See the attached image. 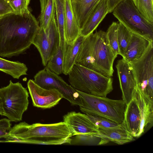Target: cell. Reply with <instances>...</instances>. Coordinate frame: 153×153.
<instances>
[{"label":"cell","mask_w":153,"mask_h":153,"mask_svg":"<svg viewBox=\"0 0 153 153\" xmlns=\"http://www.w3.org/2000/svg\"><path fill=\"white\" fill-rule=\"evenodd\" d=\"M39 27L31 12L0 17V56L9 57L24 52L32 44Z\"/></svg>","instance_id":"1"},{"label":"cell","mask_w":153,"mask_h":153,"mask_svg":"<svg viewBox=\"0 0 153 153\" xmlns=\"http://www.w3.org/2000/svg\"><path fill=\"white\" fill-rule=\"evenodd\" d=\"M9 134V140L12 139L11 141L47 145L70 144L73 136L69 127L64 121L31 125L22 122L11 128Z\"/></svg>","instance_id":"2"},{"label":"cell","mask_w":153,"mask_h":153,"mask_svg":"<svg viewBox=\"0 0 153 153\" xmlns=\"http://www.w3.org/2000/svg\"><path fill=\"white\" fill-rule=\"evenodd\" d=\"M116 58L109 44L106 32L100 30L85 37L76 63L105 76L112 77Z\"/></svg>","instance_id":"3"},{"label":"cell","mask_w":153,"mask_h":153,"mask_svg":"<svg viewBox=\"0 0 153 153\" xmlns=\"http://www.w3.org/2000/svg\"><path fill=\"white\" fill-rule=\"evenodd\" d=\"M70 85L77 90L94 96L106 97L113 90L111 77L76 63L68 74Z\"/></svg>","instance_id":"4"},{"label":"cell","mask_w":153,"mask_h":153,"mask_svg":"<svg viewBox=\"0 0 153 153\" xmlns=\"http://www.w3.org/2000/svg\"><path fill=\"white\" fill-rule=\"evenodd\" d=\"M77 91L82 100L79 107L82 112L107 118L118 124L123 122L127 105L123 100H113Z\"/></svg>","instance_id":"5"},{"label":"cell","mask_w":153,"mask_h":153,"mask_svg":"<svg viewBox=\"0 0 153 153\" xmlns=\"http://www.w3.org/2000/svg\"><path fill=\"white\" fill-rule=\"evenodd\" d=\"M112 12L119 23L131 33L153 41V24L140 12L132 0H123Z\"/></svg>","instance_id":"6"},{"label":"cell","mask_w":153,"mask_h":153,"mask_svg":"<svg viewBox=\"0 0 153 153\" xmlns=\"http://www.w3.org/2000/svg\"><path fill=\"white\" fill-rule=\"evenodd\" d=\"M3 116L10 122H17L22 120V115L28 108V93L19 82L11 80L7 86L0 88Z\"/></svg>","instance_id":"7"},{"label":"cell","mask_w":153,"mask_h":153,"mask_svg":"<svg viewBox=\"0 0 153 153\" xmlns=\"http://www.w3.org/2000/svg\"><path fill=\"white\" fill-rule=\"evenodd\" d=\"M134 74L137 88L153 100V42L138 60L131 64Z\"/></svg>","instance_id":"8"},{"label":"cell","mask_w":153,"mask_h":153,"mask_svg":"<svg viewBox=\"0 0 153 153\" xmlns=\"http://www.w3.org/2000/svg\"><path fill=\"white\" fill-rule=\"evenodd\" d=\"M34 79V82L42 88L57 90L62 94L63 98L69 101L72 105H81L82 100L77 91L47 67L38 72Z\"/></svg>","instance_id":"9"},{"label":"cell","mask_w":153,"mask_h":153,"mask_svg":"<svg viewBox=\"0 0 153 153\" xmlns=\"http://www.w3.org/2000/svg\"><path fill=\"white\" fill-rule=\"evenodd\" d=\"M55 15L52 18L46 31L40 27L32 43L38 51L42 64L45 66H46L49 59L59 45Z\"/></svg>","instance_id":"10"},{"label":"cell","mask_w":153,"mask_h":153,"mask_svg":"<svg viewBox=\"0 0 153 153\" xmlns=\"http://www.w3.org/2000/svg\"><path fill=\"white\" fill-rule=\"evenodd\" d=\"M27 86L34 106L42 108H49L57 105L63 96L57 90L47 89L40 87L33 80L29 79Z\"/></svg>","instance_id":"11"},{"label":"cell","mask_w":153,"mask_h":153,"mask_svg":"<svg viewBox=\"0 0 153 153\" xmlns=\"http://www.w3.org/2000/svg\"><path fill=\"white\" fill-rule=\"evenodd\" d=\"M122 100L127 105L133 98L137 84L131 64L123 58L118 60L116 65Z\"/></svg>","instance_id":"12"},{"label":"cell","mask_w":153,"mask_h":153,"mask_svg":"<svg viewBox=\"0 0 153 153\" xmlns=\"http://www.w3.org/2000/svg\"><path fill=\"white\" fill-rule=\"evenodd\" d=\"M63 118L73 136L81 134L94 135L99 132L98 128L85 114L72 111L64 115Z\"/></svg>","instance_id":"13"},{"label":"cell","mask_w":153,"mask_h":153,"mask_svg":"<svg viewBox=\"0 0 153 153\" xmlns=\"http://www.w3.org/2000/svg\"><path fill=\"white\" fill-rule=\"evenodd\" d=\"M98 129V132L94 136L101 138V145L109 142L123 145L135 140L134 137L127 130L124 122L114 127Z\"/></svg>","instance_id":"14"},{"label":"cell","mask_w":153,"mask_h":153,"mask_svg":"<svg viewBox=\"0 0 153 153\" xmlns=\"http://www.w3.org/2000/svg\"><path fill=\"white\" fill-rule=\"evenodd\" d=\"M141 116L137 99L134 94L127 105L124 122L128 131L134 137H139Z\"/></svg>","instance_id":"15"},{"label":"cell","mask_w":153,"mask_h":153,"mask_svg":"<svg viewBox=\"0 0 153 153\" xmlns=\"http://www.w3.org/2000/svg\"><path fill=\"white\" fill-rule=\"evenodd\" d=\"M108 13L107 0H100L80 29V35L85 37L93 33Z\"/></svg>","instance_id":"16"},{"label":"cell","mask_w":153,"mask_h":153,"mask_svg":"<svg viewBox=\"0 0 153 153\" xmlns=\"http://www.w3.org/2000/svg\"><path fill=\"white\" fill-rule=\"evenodd\" d=\"M152 41L132 33L130 41L123 58L130 64L136 61L143 54Z\"/></svg>","instance_id":"17"},{"label":"cell","mask_w":153,"mask_h":153,"mask_svg":"<svg viewBox=\"0 0 153 153\" xmlns=\"http://www.w3.org/2000/svg\"><path fill=\"white\" fill-rule=\"evenodd\" d=\"M65 34L68 45H72L80 35V29L72 7L71 0H64Z\"/></svg>","instance_id":"18"},{"label":"cell","mask_w":153,"mask_h":153,"mask_svg":"<svg viewBox=\"0 0 153 153\" xmlns=\"http://www.w3.org/2000/svg\"><path fill=\"white\" fill-rule=\"evenodd\" d=\"M134 94L137 100L141 116L139 137L144 132L148 124L153 125V100L145 96L137 88Z\"/></svg>","instance_id":"19"},{"label":"cell","mask_w":153,"mask_h":153,"mask_svg":"<svg viewBox=\"0 0 153 153\" xmlns=\"http://www.w3.org/2000/svg\"><path fill=\"white\" fill-rule=\"evenodd\" d=\"M100 0H71L73 12L80 30Z\"/></svg>","instance_id":"20"},{"label":"cell","mask_w":153,"mask_h":153,"mask_svg":"<svg viewBox=\"0 0 153 153\" xmlns=\"http://www.w3.org/2000/svg\"><path fill=\"white\" fill-rule=\"evenodd\" d=\"M56 22L59 38V46L64 56L68 46L65 34V19L64 0H55Z\"/></svg>","instance_id":"21"},{"label":"cell","mask_w":153,"mask_h":153,"mask_svg":"<svg viewBox=\"0 0 153 153\" xmlns=\"http://www.w3.org/2000/svg\"><path fill=\"white\" fill-rule=\"evenodd\" d=\"M85 37L80 35L72 45H68L64 59L63 74L68 75L76 61Z\"/></svg>","instance_id":"22"},{"label":"cell","mask_w":153,"mask_h":153,"mask_svg":"<svg viewBox=\"0 0 153 153\" xmlns=\"http://www.w3.org/2000/svg\"><path fill=\"white\" fill-rule=\"evenodd\" d=\"M0 71L14 78L19 79L21 76L27 75V68L23 63L10 61L0 57Z\"/></svg>","instance_id":"23"},{"label":"cell","mask_w":153,"mask_h":153,"mask_svg":"<svg viewBox=\"0 0 153 153\" xmlns=\"http://www.w3.org/2000/svg\"><path fill=\"white\" fill-rule=\"evenodd\" d=\"M64 57L62 51L59 45L56 51L49 59L46 67L57 74H63Z\"/></svg>","instance_id":"24"},{"label":"cell","mask_w":153,"mask_h":153,"mask_svg":"<svg viewBox=\"0 0 153 153\" xmlns=\"http://www.w3.org/2000/svg\"><path fill=\"white\" fill-rule=\"evenodd\" d=\"M55 14V0H47L43 12L39 18V26L46 31L52 18Z\"/></svg>","instance_id":"25"},{"label":"cell","mask_w":153,"mask_h":153,"mask_svg":"<svg viewBox=\"0 0 153 153\" xmlns=\"http://www.w3.org/2000/svg\"><path fill=\"white\" fill-rule=\"evenodd\" d=\"M117 33L120 55L123 57L130 41L132 33L122 24L119 23Z\"/></svg>","instance_id":"26"},{"label":"cell","mask_w":153,"mask_h":153,"mask_svg":"<svg viewBox=\"0 0 153 153\" xmlns=\"http://www.w3.org/2000/svg\"><path fill=\"white\" fill-rule=\"evenodd\" d=\"M119 23L116 22H113L106 32L109 44L116 58L120 54L118 41L117 30Z\"/></svg>","instance_id":"27"},{"label":"cell","mask_w":153,"mask_h":153,"mask_svg":"<svg viewBox=\"0 0 153 153\" xmlns=\"http://www.w3.org/2000/svg\"><path fill=\"white\" fill-rule=\"evenodd\" d=\"M140 12L153 24V0H132Z\"/></svg>","instance_id":"28"},{"label":"cell","mask_w":153,"mask_h":153,"mask_svg":"<svg viewBox=\"0 0 153 153\" xmlns=\"http://www.w3.org/2000/svg\"><path fill=\"white\" fill-rule=\"evenodd\" d=\"M71 138L70 144L73 145L97 146L101 145V138L92 135L77 134Z\"/></svg>","instance_id":"29"},{"label":"cell","mask_w":153,"mask_h":153,"mask_svg":"<svg viewBox=\"0 0 153 153\" xmlns=\"http://www.w3.org/2000/svg\"><path fill=\"white\" fill-rule=\"evenodd\" d=\"M30 0H9L8 2L15 13L20 15L30 12L28 6Z\"/></svg>","instance_id":"30"},{"label":"cell","mask_w":153,"mask_h":153,"mask_svg":"<svg viewBox=\"0 0 153 153\" xmlns=\"http://www.w3.org/2000/svg\"><path fill=\"white\" fill-rule=\"evenodd\" d=\"M86 115L89 119L98 129L113 127L119 125L115 122L104 117Z\"/></svg>","instance_id":"31"},{"label":"cell","mask_w":153,"mask_h":153,"mask_svg":"<svg viewBox=\"0 0 153 153\" xmlns=\"http://www.w3.org/2000/svg\"><path fill=\"white\" fill-rule=\"evenodd\" d=\"M10 122L8 119L0 120V138H7L9 137V132L11 128Z\"/></svg>","instance_id":"32"},{"label":"cell","mask_w":153,"mask_h":153,"mask_svg":"<svg viewBox=\"0 0 153 153\" xmlns=\"http://www.w3.org/2000/svg\"><path fill=\"white\" fill-rule=\"evenodd\" d=\"M12 12L13 11L8 1L0 0V17Z\"/></svg>","instance_id":"33"},{"label":"cell","mask_w":153,"mask_h":153,"mask_svg":"<svg viewBox=\"0 0 153 153\" xmlns=\"http://www.w3.org/2000/svg\"><path fill=\"white\" fill-rule=\"evenodd\" d=\"M123 0H107L109 13L112 12L116 6Z\"/></svg>","instance_id":"34"},{"label":"cell","mask_w":153,"mask_h":153,"mask_svg":"<svg viewBox=\"0 0 153 153\" xmlns=\"http://www.w3.org/2000/svg\"><path fill=\"white\" fill-rule=\"evenodd\" d=\"M40 4L41 12H42L45 7L47 0H39Z\"/></svg>","instance_id":"35"},{"label":"cell","mask_w":153,"mask_h":153,"mask_svg":"<svg viewBox=\"0 0 153 153\" xmlns=\"http://www.w3.org/2000/svg\"><path fill=\"white\" fill-rule=\"evenodd\" d=\"M0 115L3 116V109L1 98L0 97Z\"/></svg>","instance_id":"36"},{"label":"cell","mask_w":153,"mask_h":153,"mask_svg":"<svg viewBox=\"0 0 153 153\" xmlns=\"http://www.w3.org/2000/svg\"><path fill=\"white\" fill-rule=\"evenodd\" d=\"M7 0V1H9V0Z\"/></svg>","instance_id":"37"}]
</instances>
